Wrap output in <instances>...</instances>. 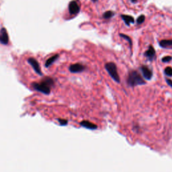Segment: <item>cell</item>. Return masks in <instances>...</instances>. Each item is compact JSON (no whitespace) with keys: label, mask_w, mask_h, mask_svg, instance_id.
Segmentation results:
<instances>
[{"label":"cell","mask_w":172,"mask_h":172,"mask_svg":"<svg viewBox=\"0 0 172 172\" xmlns=\"http://www.w3.org/2000/svg\"><path fill=\"white\" fill-rule=\"evenodd\" d=\"M54 84L53 79L50 77H46L41 83H34L32 84L33 87L36 90L39 91L44 94H49L51 93V87Z\"/></svg>","instance_id":"obj_1"},{"label":"cell","mask_w":172,"mask_h":172,"mask_svg":"<svg viewBox=\"0 0 172 172\" xmlns=\"http://www.w3.org/2000/svg\"><path fill=\"white\" fill-rule=\"evenodd\" d=\"M127 83L130 87H136L146 84V81L142 77L139 73L137 71H131L128 73L127 78Z\"/></svg>","instance_id":"obj_2"},{"label":"cell","mask_w":172,"mask_h":172,"mask_svg":"<svg viewBox=\"0 0 172 172\" xmlns=\"http://www.w3.org/2000/svg\"><path fill=\"white\" fill-rule=\"evenodd\" d=\"M105 69L108 71L110 76L113 79V80L118 83L120 82V79L118 73V70H117V67L114 63H107L105 65Z\"/></svg>","instance_id":"obj_3"},{"label":"cell","mask_w":172,"mask_h":172,"mask_svg":"<svg viewBox=\"0 0 172 172\" xmlns=\"http://www.w3.org/2000/svg\"><path fill=\"white\" fill-rule=\"evenodd\" d=\"M140 69L143 77L146 80H151L153 77V71L146 65H142Z\"/></svg>","instance_id":"obj_4"},{"label":"cell","mask_w":172,"mask_h":172,"mask_svg":"<svg viewBox=\"0 0 172 172\" xmlns=\"http://www.w3.org/2000/svg\"><path fill=\"white\" fill-rule=\"evenodd\" d=\"M79 10H80V7L78 5L77 2L71 1L69 4V12L71 14L76 15L77 14Z\"/></svg>","instance_id":"obj_5"},{"label":"cell","mask_w":172,"mask_h":172,"mask_svg":"<svg viewBox=\"0 0 172 172\" xmlns=\"http://www.w3.org/2000/svg\"><path fill=\"white\" fill-rule=\"evenodd\" d=\"M144 55L150 61H153L155 59V56H156V52H155V50L152 45H149L148 50L145 51Z\"/></svg>","instance_id":"obj_6"},{"label":"cell","mask_w":172,"mask_h":172,"mask_svg":"<svg viewBox=\"0 0 172 172\" xmlns=\"http://www.w3.org/2000/svg\"><path fill=\"white\" fill-rule=\"evenodd\" d=\"M70 72L73 73H81L84 71L85 67L80 63H75L70 65L69 68Z\"/></svg>","instance_id":"obj_7"},{"label":"cell","mask_w":172,"mask_h":172,"mask_svg":"<svg viewBox=\"0 0 172 172\" xmlns=\"http://www.w3.org/2000/svg\"><path fill=\"white\" fill-rule=\"evenodd\" d=\"M28 62L29 63V64H30L34 70L36 71V73L39 74V75H42V72H41V69H40V67L39 65V63H38V61L35 59L34 58H29L28 59Z\"/></svg>","instance_id":"obj_8"},{"label":"cell","mask_w":172,"mask_h":172,"mask_svg":"<svg viewBox=\"0 0 172 172\" xmlns=\"http://www.w3.org/2000/svg\"><path fill=\"white\" fill-rule=\"evenodd\" d=\"M9 41V36L7 30L5 28H2L0 30V43L2 44H7Z\"/></svg>","instance_id":"obj_9"},{"label":"cell","mask_w":172,"mask_h":172,"mask_svg":"<svg viewBox=\"0 0 172 172\" xmlns=\"http://www.w3.org/2000/svg\"><path fill=\"white\" fill-rule=\"evenodd\" d=\"M80 125L82 127L86 128L87 129H90V130H95L98 128V126L91 123L90 121L88 120H83L80 123Z\"/></svg>","instance_id":"obj_10"},{"label":"cell","mask_w":172,"mask_h":172,"mask_svg":"<svg viewBox=\"0 0 172 172\" xmlns=\"http://www.w3.org/2000/svg\"><path fill=\"white\" fill-rule=\"evenodd\" d=\"M120 16H121V18L123 20L125 24L127 25V26H130V25L135 22V19H134V18L131 16L122 14Z\"/></svg>","instance_id":"obj_11"},{"label":"cell","mask_w":172,"mask_h":172,"mask_svg":"<svg viewBox=\"0 0 172 172\" xmlns=\"http://www.w3.org/2000/svg\"><path fill=\"white\" fill-rule=\"evenodd\" d=\"M159 44L163 49H172V40H162Z\"/></svg>","instance_id":"obj_12"},{"label":"cell","mask_w":172,"mask_h":172,"mask_svg":"<svg viewBox=\"0 0 172 172\" xmlns=\"http://www.w3.org/2000/svg\"><path fill=\"white\" fill-rule=\"evenodd\" d=\"M58 57H59V55L57 54H55V55H54V56H53L51 57H50L49 58V59H47V61H46L45 66L47 67H49L51 66L54 61H57V59L58 58Z\"/></svg>","instance_id":"obj_13"},{"label":"cell","mask_w":172,"mask_h":172,"mask_svg":"<svg viewBox=\"0 0 172 172\" xmlns=\"http://www.w3.org/2000/svg\"><path fill=\"white\" fill-rule=\"evenodd\" d=\"M114 12L112 11H107L103 14V18L105 19H110L114 16Z\"/></svg>","instance_id":"obj_14"},{"label":"cell","mask_w":172,"mask_h":172,"mask_svg":"<svg viewBox=\"0 0 172 172\" xmlns=\"http://www.w3.org/2000/svg\"><path fill=\"white\" fill-rule=\"evenodd\" d=\"M120 37L123 38V39H124V40H126L127 41H128V43H129V45H130V47H132V39H131V38H130L127 35H126L124 34H120L119 35Z\"/></svg>","instance_id":"obj_15"},{"label":"cell","mask_w":172,"mask_h":172,"mask_svg":"<svg viewBox=\"0 0 172 172\" xmlns=\"http://www.w3.org/2000/svg\"><path fill=\"white\" fill-rule=\"evenodd\" d=\"M164 73L168 77H172V68L171 67H167L164 70Z\"/></svg>","instance_id":"obj_16"},{"label":"cell","mask_w":172,"mask_h":172,"mask_svg":"<svg viewBox=\"0 0 172 172\" xmlns=\"http://www.w3.org/2000/svg\"><path fill=\"white\" fill-rule=\"evenodd\" d=\"M145 16L144 15H141L137 20V23L138 24H141L145 22Z\"/></svg>","instance_id":"obj_17"},{"label":"cell","mask_w":172,"mask_h":172,"mask_svg":"<svg viewBox=\"0 0 172 172\" xmlns=\"http://www.w3.org/2000/svg\"><path fill=\"white\" fill-rule=\"evenodd\" d=\"M172 60V57L171 56H166L162 58V62L163 63H168Z\"/></svg>","instance_id":"obj_18"},{"label":"cell","mask_w":172,"mask_h":172,"mask_svg":"<svg viewBox=\"0 0 172 172\" xmlns=\"http://www.w3.org/2000/svg\"><path fill=\"white\" fill-rule=\"evenodd\" d=\"M58 123H60V124L63 125V126L67 125L68 123V121L67 120H65V119H58Z\"/></svg>","instance_id":"obj_19"},{"label":"cell","mask_w":172,"mask_h":172,"mask_svg":"<svg viewBox=\"0 0 172 172\" xmlns=\"http://www.w3.org/2000/svg\"><path fill=\"white\" fill-rule=\"evenodd\" d=\"M165 80H166V82H167V84H168L170 87H172V80H171V79H170L168 78H167Z\"/></svg>","instance_id":"obj_20"},{"label":"cell","mask_w":172,"mask_h":172,"mask_svg":"<svg viewBox=\"0 0 172 172\" xmlns=\"http://www.w3.org/2000/svg\"><path fill=\"white\" fill-rule=\"evenodd\" d=\"M137 1H138V0H131V2L132 3H136V2H137Z\"/></svg>","instance_id":"obj_21"},{"label":"cell","mask_w":172,"mask_h":172,"mask_svg":"<svg viewBox=\"0 0 172 172\" xmlns=\"http://www.w3.org/2000/svg\"><path fill=\"white\" fill-rule=\"evenodd\" d=\"M91 1H92V2H97V1H98V0H91Z\"/></svg>","instance_id":"obj_22"}]
</instances>
